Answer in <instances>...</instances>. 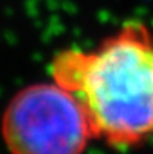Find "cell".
Listing matches in <instances>:
<instances>
[{
  "label": "cell",
  "instance_id": "1",
  "mask_svg": "<svg viewBox=\"0 0 153 154\" xmlns=\"http://www.w3.org/2000/svg\"><path fill=\"white\" fill-rule=\"evenodd\" d=\"M49 72L80 101L97 140L128 149L153 139V26L147 22L125 20L92 48L56 51Z\"/></svg>",
  "mask_w": 153,
  "mask_h": 154
},
{
  "label": "cell",
  "instance_id": "2",
  "mask_svg": "<svg viewBox=\"0 0 153 154\" xmlns=\"http://www.w3.org/2000/svg\"><path fill=\"white\" fill-rule=\"evenodd\" d=\"M10 154H84L94 132L78 100L53 79L11 97L0 119Z\"/></svg>",
  "mask_w": 153,
  "mask_h": 154
}]
</instances>
